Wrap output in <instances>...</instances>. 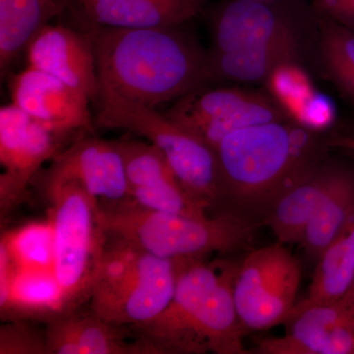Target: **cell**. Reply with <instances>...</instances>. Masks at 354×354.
I'll return each instance as SVG.
<instances>
[{
	"label": "cell",
	"instance_id": "6da1fadb",
	"mask_svg": "<svg viewBox=\"0 0 354 354\" xmlns=\"http://www.w3.org/2000/svg\"><path fill=\"white\" fill-rule=\"evenodd\" d=\"M174 27H79L92 43L100 88L155 109L213 83L209 51Z\"/></svg>",
	"mask_w": 354,
	"mask_h": 354
},
{
	"label": "cell",
	"instance_id": "7a4b0ae2",
	"mask_svg": "<svg viewBox=\"0 0 354 354\" xmlns=\"http://www.w3.org/2000/svg\"><path fill=\"white\" fill-rule=\"evenodd\" d=\"M239 265L227 260L184 263L171 301L150 322L130 327L157 354H247L246 330L235 306Z\"/></svg>",
	"mask_w": 354,
	"mask_h": 354
},
{
	"label": "cell",
	"instance_id": "3957f363",
	"mask_svg": "<svg viewBox=\"0 0 354 354\" xmlns=\"http://www.w3.org/2000/svg\"><path fill=\"white\" fill-rule=\"evenodd\" d=\"M215 152L225 198L262 213L324 158L318 133L291 120L236 130Z\"/></svg>",
	"mask_w": 354,
	"mask_h": 354
},
{
	"label": "cell",
	"instance_id": "277c9868",
	"mask_svg": "<svg viewBox=\"0 0 354 354\" xmlns=\"http://www.w3.org/2000/svg\"><path fill=\"white\" fill-rule=\"evenodd\" d=\"M97 213L106 234L171 260H204L213 253L234 252L252 241L258 227L234 213L193 218L146 209L133 200L97 203Z\"/></svg>",
	"mask_w": 354,
	"mask_h": 354
},
{
	"label": "cell",
	"instance_id": "5b68a950",
	"mask_svg": "<svg viewBox=\"0 0 354 354\" xmlns=\"http://www.w3.org/2000/svg\"><path fill=\"white\" fill-rule=\"evenodd\" d=\"M147 252L132 242L106 234L90 312L120 327H136L160 315L174 297L184 263Z\"/></svg>",
	"mask_w": 354,
	"mask_h": 354
},
{
	"label": "cell",
	"instance_id": "8992f818",
	"mask_svg": "<svg viewBox=\"0 0 354 354\" xmlns=\"http://www.w3.org/2000/svg\"><path fill=\"white\" fill-rule=\"evenodd\" d=\"M95 122L109 129L127 130L157 146L183 187L213 208L225 198L216 153L164 113L100 88Z\"/></svg>",
	"mask_w": 354,
	"mask_h": 354
},
{
	"label": "cell",
	"instance_id": "52a82bcc",
	"mask_svg": "<svg viewBox=\"0 0 354 354\" xmlns=\"http://www.w3.org/2000/svg\"><path fill=\"white\" fill-rule=\"evenodd\" d=\"M55 227V272L68 312L88 301L106 243L97 201L74 181H41Z\"/></svg>",
	"mask_w": 354,
	"mask_h": 354
},
{
	"label": "cell",
	"instance_id": "ba28073f",
	"mask_svg": "<svg viewBox=\"0 0 354 354\" xmlns=\"http://www.w3.org/2000/svg\"><path fill=\"white\" fill-rule=\"evenodd\" d=\"M202 15L214 53L304 44L307 32L318 29L319 14L311 0H221Z\"/></svg>",
	"mask_w": 354,
	"mask_h": 354
},
{
	"label": "cell",
	"instance_id": "9c48e42d",
	"mask_svg": "<svg viewBox=\"0 0 354 354\" xmlns=\"http://www.w3.org/2000/svg\"><path fill=\"white\" fill-rule=\"evenodd\" d=\"M299 262L285 244L251 251L242 261L234 286L235 306L246 332L286 322L297 304Z\"/></svg>",
	"mask_w": 354,
	"mask_h": 354
},
{
	"label": "cell",
	"instance_id": "30bf717a",
	"mask_svg": "<svg viewBox=\"0 0 354 354\" xmlns=\"http://www.w3.org/2000/svg\"><path fill=\"white\" fill-rule=\"evenodd\" d=\"M164 114L214 151L236 130L290 120L270 95L241 88L208 86L179 97Z\"/></svg>",
	"mask_w": 354,
	"mask_h": 354
},
{
	"label": "cell",
	"instance_id": "8fae6325",
	"mask_svg": "<svg viewBox=\"0 0 354 354\" xmlns=\"http://www.w3.org/2000/svg\"><path fill=\"white\" fill-rule=\"evenodd\" d=\"M59 138L12 104L0 109L1 221L20 204L44 162L59 153Z\"/></svg>",
	"mask_w": 354,
	"mask_h": 354
},
{
	"label": "cell",
	"instance_id": "7c38bea8",
	"mask_svg": "<svg viewBox=\"0 0 354 354\" xmlns=\"http://www.w3.org/2000/svg\"><path fill=\"white\" fill-rule=\"evenodd\" d=\"M285 335L263 339L262 354H354V283L330 304L313 305L291 314Z\"/></svg>",
	"mask_w": 354,
	"mask_h": 354
},
{
	"label": "cell",
	"instance_id": "4fadbf2b",
	"mask_svg": "<svg viewBox=\"0 0 354 354\" xmlns=\"http://www.w3.org/2000/svg\"><path fill=\"white\" fill-rule=\"evenodd\" d=\"M130 196L141 207L153 211L205 218L209 208L183 187L157 146L137 140H118Z\"/></svg>",
	"mask_w": 354,
	"mask_h": 354
},
{
	"label": "cell",
	"instance_id": "5bb4252c",
	"mask_svg": "<svg viewBox=\"0 0 354 354\" xmlns=\"http://www.w3.org/2000/svg\"><path fill=\"white\" fill-rule=\"evenodd\" d=\"M41 181H74L99 204L132 200L118 141L84 138L53 158Z\"/></svg>",
	"mask_w": 354,
	"mask_h": 354
},
{
	"label": "cell",
	"instance_id": "9a60e30c",
	"mask_svg": "<svg viewBox=\"0 0 354 354\" xmlns=\"http://www.w3.org/2000/svg\"><path fill=\"white\" fill-rule=\"evenodd\" d=\"M12 104L55 134L92 130L90 100L55 77L27 67L10 81Z\"/></svg>",
	"mask_w": 354,
	"mask_h": 354
},
{
	"label": "cell",
	"instance_id": "2e32d148",
	"mask_svg": "<svg viewBox=\"0 0 354 354\" xmlns=\"http://www.w3.org/2000/svg\"><path fill=\"white\" fill-rule=\"evenodd\" d=\"M46 25L26 48L29 66L55 77L88 100L97 99L100 81L92 43L83 31Z\"/></svg>",
	"mask_w": 354,
	"mask_h": 354
},
{
	"label": "cell",
	"instance_id": "e0dca14e",
	"mask_svg": "<svg viewBox=\"0 0 354 354\" xmlns=\"http://www.w3.org/2000/svg\"><path fill=\"white\" fill-rule=\"evenodd\" d=\"M212 0H72L66 12L79 27H174L202 15Z\"/></svg>",
	"mask_w": 354,
	"mask_h": 354
},
{
	"label": "cell",
	"instance_id": "ac0fdd59",
	"mask_svg": "<svg viewBox=\"0 0 354 354\" xmlns=\"http://www.w3.org/2000/svg\"><path fill=\"white\" fill-rule=\"evenodd\" d=\"M127 334L91 312L73 310L46 323V354H157L138 337L129 341Z\"/></svg>",
	"mask_w": 354,
	"mask_h": 354
},
{
	"label": "cell",
	"instance_id": "d6986e66",
	"mask_svg": "<svg viewBox=\"0 0 354 354\" xmlns=\"http://www.w3.org/2000/svg\"><path fill=\"white\" fill-rule=\"evenodd\" d=\"M339 165L323 158L272 203L265 213L264 223L279 243H300L307 225L329 192Z\"/></svg>",
	"mask_w": 354,
	"mask_h": 354
},
{
	"label": "cell",
	"instance_id": "ffe728a7",
	"mask_svg": "<svg viewBox=\"0 0 354 354\" xmlns=\"http://www.w3.org/2000/svg\"><path fill=\"white\" fill-rule=\"evenodd\" d=\"M72 0H0V71L6 74L28 44Z\"/></svg>",
	"mask_w": 354,
	"mask_h": 354
},
{
	"label": "cell",
	"instance_id": "44dd1931",
	"mask_svg": "<svg viewBox=\"0 0 354 354\" xmlns=\"http://www.w3.org/2000/svg\"><path fill=\"white\" fill-rule=\"evenodd\" d=\"M66 312L64 292L53 271H16L8 297L0 305L6 322L32 319L48 323Z\"/></svg>",
	"mask_w": 354,
	"mask_h": 354
},
{
	"label": "cell",
	"instance_id": "7402d4cb",
	"mask_svg": "<svg viewBox=\"0 0 354 354\" xmlns=\"http://www.w3.org/2000/svg\"><path fill=\"white\" fill-rule=\"evenodd\" d=\"M353 283L354 216L319 256L306 297L297 302L288 316L313 305L334 302L344 297Z\"/></svg>",
	"mask_w": 354,
	"mask_h": 354
},
{
	"label": "cell",
	"instance_id": "603a6c76",
	"mask_svg": "<svg viewBox=\"0 0 354 354\" xmlns=\"http://www.w3.org/2000/svg\"><path fill=\"white\" fill-rule=\"evenodd\" d=\"M304 44H279L227 53L209 50L213 82L266 83L279 65L299 62Z\"/></svg>",
	"mask_w": 354,
	"mask_h": 354
},
{
	"label": "cell",
	"instance_id": "cb8c5ba5",
	"mask_svg": "<svg viewBox=\"0 0 354 354\" xmlns=\"http://www.w3.org/2000/svg\"><path fill=\"white\" fill-rule=\"evenodd\" d=\"M353 216L354 171L341 165L329 192L310 221L300 241L307 256L318 260Z\"/></svg>",
	"mask_w": 354,
	"mask_h": 354
},
{
	"label": "cell",
	"instance_id": "d4e9b609",
	"mask_svg": "<svg viewBox=\"0 0 354 354\" xmlns=\"http://www.w3.org/2000/svg\"><path fill=\"white\" fill-rule=\"evenodd\" d=\"M317 41L324 73L354 104V32L319 14Z\"/></svg>",
	"mask_w": 354,
	"mask_h": 354
},
{
	"label": "cell",
	"instance_id": "484cf974",
	"mask_svg": "<svg viewBox=\"0 0 354 354\" xmlns=\"http://www.w3.org/2000/svg\"><path fill=\"white\" fill-rule=\"evenodd\" d=\"M0 242L6 247L15 271L55 272V227L50 218L10 230L2 235Z\"/></svg>",
	"mask_w": 354,
	"mask_h": 354
},
{
	"label": "cell",
	"instance_id": "4316f807",
	"mask_svg": "<svg viewBox=\"0 0 354 354\" xmlns=\"http://www.w3.org/2000/svg\"><path fill=\"white\" fill-rule=\"evenodd\" d=\"M270 95L291 120H295L304 102L315 93L308 74L299 62L279 65L266 81Z\"/></svg>",
	"mask_w": 354,
	"mask_h": 354
},
{
	"label": "cell",
	"instance_id": "83f0119b",
	"mask_svg": "<svg viewBox=\"0 0 354 354\" xmlns=\"http://www.w3.org/2000/svg\"><path fill=\"white\" fill-rule=\"evenodd\" d=\"M0 354H46V330L8 321L0 328Z\"/></svg>",
	"mask_w": 354,
	"mask_h": 354
},
{
	"label": "cell",
	"instance_id": "f1b7e54d",
	"mask_svg": "<svg viewBox=\"0 0 354 354\" xmlns=\"http://www.w3.org/2000/svg\"><path fill=\"white\" fill-rule=\"evenodd\" d=\"M335 115L337 111L332 100L315 91L304 102L293 121L311 131L319 133L328 129L335 122Z\"/></svg>",
	"mask_w": 354,
	"mask_h": 354
},
{
	"label": "cell",
	"instance_id": "f546056e",
	"mask_svg": "<svg viewBox=\"0 0 354 354\" xmlns=\"http://www.w3.org/2000/svg\"><path fill=\"white\" fill-rule=\"evenodd\" d=\"M317 12L354 32V0H311Z\"/></svg>",
	"mask_w": 354,
	"mask_h": 354
},
{
	"label": "cell",
	"instance_id": "4dcf8cb0",
	"mask_svg": "<svg viewBox=\"0 0 354 354\" xmlns=\"http://www.w3.org/2000/svg\"><path fill=\"white\" fill-rule=\"evenodd\" d=\"M326 145L348 153L354 160V129L348 132L332 135L326 142Z\"/></svg>",
	"mask_w": 354,
	"mask_h": 354
}]
</instances>
